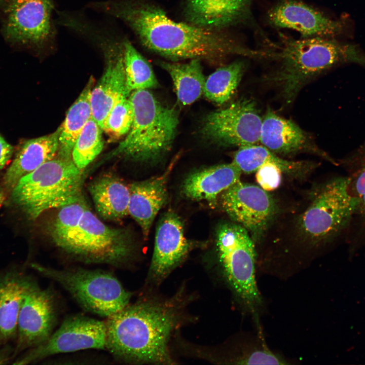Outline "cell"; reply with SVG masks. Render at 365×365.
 Masks as SVG:
<instances>
[{"instance_id":"23","label":"cell","mask_w":365,"mask_h":365,"mask_svg":"<svg viewBox=\"0 0 365 365\" xmlns=\"http://www.w3.org/2000/svg\"><path fill=\"white\" fill-rule=\"evenodd\" d=\"M59 128L54 132L23 142L3 177L5 188L12 191L18 180L45 162L55 158L59 149Z\"/></svg>"},{"instance_id":"8","label":"cell","mask_w":365,"mask_h":365,"mask_svg":"<svg viewBox=\"0 0 365 365\" xmlns=\"http://www.w3.org/2000/svg\"><path fill=\"white\" fill-rule=\"evenodd\" d=\"M134 249L127 230L106 226L88 205L71 239L60 250L76 261L123 268L133 258Z\"/></svg>"},{"instance_id":"3","label":"cell","mask_w":365,"mask_h":365,"mask_svg":"<svg viewBox=\"0 0 365 365\" xmlns=\"http://www.w3.org/2000/svg\"><path fill=\"white\" fill-rule=\"evenodd\" d=\"M284 41L279 51L272 52L271 58L279 65L268 80L279 87L288 103L309 81L334 66H365V54L356 45L319 36Z\"/></svg>"},{"instance_id":"36","label":"cell","mask_w":365,"mask_h":365,"mask_svg":"<svg viewBox=\"0 0 365 365\" xmlns=\"http://www.w3.org/2000/svg\"><path fill=\"white\" fill-rule=\"evenodd\" d=\"M14 347L10 344L0 346V364H6L14 358Z\"/></svg>"},{"instance_id":"29","label":"cell","mask_w":365,"mask_h":365,"mask_svg":"<svg viewBox=\"0 0 365 365\" xmlns=\"http://www.w3.org/2000/svg\"><path fill=\"white\" fill-rule=\"evenodd\" d=\"M122 45L126 89L128 96L135 90L157 87L158 81L147 60L128 40L122 41Z\"/></svg>"},{"instance_id":"9","label":"cell","mask_w":365,"mask_h":365,"mask_svg":"<svg viewBox=\"0 0 365 365\" xmlns=\"http://www.w3.org/2000/svg\"><path fill=\"white\" fill-rule=\"evenodd\" d=\"M356 211L348 177L333 178L317 189L301 217V230L313 243L328 241L349 227Z\"/></svg>"},{"instance_id":"16","label":"cell","mask_w":365,"mask_h":365,"mask_svg":"<svg viewBox=\"0 0 365 365\" xmlns=\"http://www.w3.org/2000/svg\"><path fill=\"white\" fill-rule=\"evenodd\" d=\"M98 44L104 53L106 65L101 77L91 90L90 103L92 118L102 129L114 104L122 97L129 96L126 89L122 41L100 38Z\"/></svg>"},{"instance_id":"35","label":"cell","mask_w":365,"mask_h":365,"mask_svg":"<svg viewBox=\"0 0 365 365\" xmlns=\"http://www.w3.org/2000/svg\"><path fill=\"white\" fill-rule=\"evenodd\" d=\"M14 152V147L0 134V170L3 169L10 161Z\"/></svg>"},{"instance_id":"19","label":"cell","mask_w":365,"mask_h":365,"mask_svg":"<svg viewBox=\"0 0 365 365\" xmlns=\"http://www.w3.org/2000/svg\"><path fill=\"white\" fill-rule=\"evenodd\" d=\"M36 280L18 267L0 272V346L15 341L22 303Z\"/></svg>"},{"instance_id":"1","label":"cell","mask_w":365,"mask_h":365,"mask_svg":"<svg viewBox=\"0 0 365 365\" xmlns=\"http://www.w3.org/2000/svg\"><path fill=\"white\" fill-rule=\"evenodd\" d=\"M94 5L125 21L145 48L171 60H212L232 54L257 55V51L241 46L218 30L175 22L153 5L124 0Z\"/></svg>"},{"instance_id":"24","label":"cell","mask_w":365,"mask_h":365,"mask_svg":"<svg viewBox=\"0 0 365 365\" xmlns=\"http://www.w3.org/2000/svg\"><path fill=\"white\" fill-rule=\"evenodd\" d=\"M88 189L101 218L118 222L129 215L130 188L117 174L111 172L100 174L89 184Z\"/></svg>"},{"instance_id":"18","label":"cell","mask_w":365,"mask_h":365,"mask_svg":"<svg viewBox=\"0 0 365 365\" xmlns=\"http://www.w3.org/2000/svg\"><path fill=\"white\" fill-rule=\"evenodd\" d=\"M260 142L274 153L290 154L307 152L335 165H339V162L315 145L296 123L279 116L270 108L262 119Z\"/></svg>"},{"instance_id":"17","label":"cell","mask_w":365,"mask_h":365,"mask_svg":"<svg viewBox=\"0 0 365 365\" xmlns=\"http://www.w3.org/2000/svg\"><path fill=\"white\" fill-rule=\"evenodd\" d=\"M267 18L272 25L299 32L302 38L333 36L343 32L341 21L331 19L307 4L283 0L271 8Z\"/></svg>"},{"instance_id":"34","label":"cell","mask_w":365,"mask_h":365,"mask_svg":"<svg viewBox=\"0 0 365 365\" xmlns=\"http://www.w3.org/2000/svg\"><path fill=\"white\" fill-rule=\"evenodd\" d=\"M256 172V180L260 187L264 190L273 191L279 187L282 172L277 166L266 164L260 167Z\"/></svg>"},{"instance_id":"30","label":"cell","mask_w":365,"mask_h":365,"mask_svg":"<svg viewBox=\"0 0 365 365\" xmlns=\"http://www.w3.org/2000/svg\"><path fill=\"white\" fill-rule=\"evenodd\" d=\"M88 205L82 196L58 208V211L49 223L47 231L52 241L59 249H61L71 239Z\"/></svg>"},{"instance_id":"22","label":"cell","mask_w":365,"mask_h":365,"mask_svg":"<svg viewBox=\"0 0 365 365\" xmlns=\"http://www.w3.org/2000/svg\"><path fill=\"white\" fill-rule=\"evenodd\" d=\"M242 173L232 162L195 171L184 180L182 194L193 201H205L214 207L220 194L238 181Z\"/></svg>"},{"instance_id":"33","label":"cell","mask_w":365,"mask_h":365,"mask_svg":"<svg viewBox=\"0 0 365 365\" xmlns=\"http://www.w3.org/2000/svg\"><path fill=\"white\" fill-rule=\"evenodd\" d=\"M127 97H122L114 104L103 123L102 131L112 138H119L127 134L131 128L133 112Z\"/></svg>"},{"instance_id":"10","label":"cell","mask_w":365,"mask_h":365,"mask_svg":"<svg viewBox=\"0 0 365 365\" xmlns=\"http://www.w3.org/2000/svg\"><path fill=\"white\" fill-rule=\"evenodd\" d=\"M105 321L82 315L66 317L43 343L25 351L13 364L36 363L55 354L89 349H105Z\"/></svg>"},{"instance_id":"37","label":"cell","mask_w":365,"mask_h":365,"mask_svg":"<svg viewBox=\"0 0 365 365\" xmlns=\"http://www.w3.org/2000/svg\"><path fill=\"white\" fill-rule=\"evenodd\" d=\"M4 200V194L2 188L0 187V204H1Z\"/></svg>"},{"instance_id":"25","label":"cell","mask_w":365,"mask_h":365,"mask_svg":"<svg viewBox=\"0 0 365 365\" xmlns=\"http://www.w3.org/2000/svg\"><path fill=\"white\" fill-rule=\"evenodd\" d=\"M232 162L242 173L256 172L266 164H272L279 167L282 173L301 177L308 174L315 166L307 161H293L282 159L265 147L252 144L238 148L235 153Z\"/></svg>"},{"instance_id":"5","label":"cell","mask_w":365,"mask_h":365,"mask_svg":"<svg viewBox=\"0 0 365 365\" xmlns=\"http://www.w3.org/2000/svg\"><path fill=\"white\" fill-rule=\"evenodd\" d=\"M83 175L71 158H54L22 176L11 191V200L34 220L83 196Z\"/></svg>"},{"instance_id":"14","label":"cell","mask_w":365,"mask_h":365,"mask_svg":"<svg viewBox=\"0 0 365 365\" xmlns=\"http://www.w3.org/2000/svg\"><path fill=\"white\" fill-rule=\"evenodd\" d=\"M57 313L52 289H43L36 282L27 294L20 308L14 358L50 337L56 324Z\"/></svg>"},{"instance_id":"27","label":"cell","mask_w":365,"mask_h":365,"mask_svg":"<svg viewBox=\"0 0 365 365\" xmlns=\"http://www.w3.org/2000/svg\"><path fill=\"white\" fill-rule=\"evenodd\" d=\"M160 65L170 75L181 104L190 105L203 94L206 79L200 59H191L186 63L162 61Z\"/></svg>"},{"instance_id":"4","label":"cell","mask_w":365,"mask_h":365,"mask_svg":"<svg viewBox=\"0 0 365 365\" xmlns=\"http://www.w3.org/2000/svg\"><path fill=\"white\" fill-rule=\"evenodd\" d=\"M133 121L126 137L110 154L135 161L154 162L170 150L179 123L173 108L163 105L148 89L129 96Z\"/></svg>"},{"instance_id":"6","label":"cell","mask_w":365,"mask_h":365,"mask_svg":"<svg viewBox=\"0 0 365 365\" xmlns=\"http://www.w3.org/2000/svg\"><path fill=\"white\" fill-rule=\"evenodd\" d=\"M249 232L236 223L220 225L216 246L223 276L239 304L256 318L263 306L256 279V251Z\"/></svg>"},{"instance_id":"28","label":"cell","mask_w":365,"mask_h":365,"mask_svg":"<svg viewBox=\"0 0 365 365\" xmlns=\"http://www.w3.org/2000/svg\"><path fill=\"white\" fill-rule=\"evenodd\" d=\"M245 68V63L240 60L218 68L206 79L204 95L216 104L225 103L236 90Z\"/></svg>"},{"instance_id":"7","label":"cell","mask_w":365,"mask_h":365,"mask_svg":"<svg viewBox=\"0 0 365 365\" xmlns=\"http://www.w3.org/2000/svg\"><path fill=\"white\" fill-rule=\"evenodd\" d=\"M30 266L59 284L85 310L101 317L107 318L120 311L129 304L132 297L110 271L81 267L58 269L38 263Z\"/></svg>"},{"instance_id":"11","label":"cell","mask_w":365,"mask_h":365,"mask_svg":"<svg viewBox=\"0 0 365 365\" xmlns=\"http://www.w3.org/2000/svg\"><path fill=\"white\" fill-rule=\"evenodd\" d=\"M51 0H0L2 31L11 43L41 47L53 34Z\"/></svg>"},{"instance_id":"2","label":"cell","mask_w":365,"mask_h":365,"mask_svg":"<svg viewBox=\"0 0 365 365\" xmlns=\"http://www.w3.org/2000/svg\"><path fill=\"white\" fill-rule=\"evenodd\" d=\"M179 293L138 301L107 317L105 350L122 363L173 364L168 343L184 317Z\"/></svg>"},{"instance_id":"13","label":"cell","mask_w":365,"mask_h":365,"mask_svg":"<svg viewBox=\"0 0 365 365\" xmlns=\"http://www.w3.org/2000/svg\"><path fill=\"white\" fill-rule=\"evenodd\" d=\"M223 211L253 239L263 235L276 212L275 203L261 187L239 180L219 196Z\"/></svg>"},{"instance_id":"20","label":"cell","mask_w":365,"mask_h":365,"mask_svg":"<svg viewBox=\"0 0 365 365\" xmlns=\"http://www.w3.org/2000/svg\"><path fill=\"white\" fill-rule=\"evenodd\" d=\"M253 0H186L184 14L188 23L219 30L251 20Z\"/></svg>"},{"instance_id":"31","label":"cell","mask_w":365,"mask_h":365,"mask_svg":"<svg viewBox=\"0 0 365 365\" xmlns=\"http://www.w3.org/2000/svg\"><path fill=\"white\" fill-rule=\"evenodd\" d=\"M102 131L92 117L79 134L72 150L71 159L80 170L83 171L102 151Z\"/></svg>"},{"instance_id":"26","label":"cell","mask_w":365,"mask_h":365,"mask_svg":"<svg viewBox=\"0 0 365 365\" xmlns=\"http://www.w3.org/2000/svg\"><path fill=\"white\" fill-rule=\"evenodd\" d=\"M94 81L91 78L69 108L59 127L58 157L71 158L75 142L87 122L92 117L90 96Z\"/></svg>"},{"instance_id":"32","label":"cell","mask_w":365,"mask_h":365,"mask_svg":"<svg viewBox=\"0 0 365 365\" xmlns=\"http://www.w3.org/2000/svg\"><path fill=\"white\" fill-rule=\"evenodd\" d=\"M339 163L347 173L350 190L356 203V215L365 220V141Z\"/></svg>"},{"instance_id":"21","label":"cell","mask_w":365,"mask_h":365,"mask_svg":"<svg viewBox=\"0 0 365 365\" xmlns=\"http://www.w3.org/2000/svg\"><path fill=\"white\" fill-rule=\"evenodd\" d=\"M171 166L162 174L130 186L129 214L141 228L145 239L157 214L168 199L167 182Z\"/></svg>"},{"instance_id":"15","label":"cell","mask_w":365,"mask_h":365,"mask_svg":"<svg viewBox=\"0 0 365 365\" xmlns=\"http://www.w3.org/2000/svg\"><path fill=\"white\" fill-rule=\"evenodd\" d=\"M197 243L187 239L183 222L175 212L163 214L157 227L149 279L159 282L178 266Z\"/></svg>"},{"instance_id":"12","label":"cell","mask_w":365,"mask_h":365,"mask_svg":"<svg viewBox=\"0 0 365 365\" xmlns=\"http://www.w3.org/2000/svg\"><path fill=\"white\" fill-rule=\"evenodd\" d=\"M262 122L255 102L242 98L206 115L201 131L218 144L240 148L260 142Z\"/></svg>"}]
</instances>
